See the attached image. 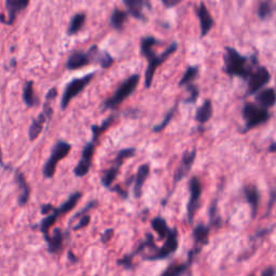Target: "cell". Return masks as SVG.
Masks as SVG:
<instances>
[{
	"instance_id": "c3c4849f",
	"label": "cell",
	"mask_w": 276,
	"mask_h": 276,
	"mask_svg": "<svg viewBox=\"0 0 276 276\" xmlns=\"http://www.w3.org/2000/svg\"><path fill=\"white\" fill-rule=\"evenodd\" d=\"M52 209H53V206L52 205H45V206H42L41 213L44 214V215H48V214L51 213Z\"/></svg>"
},
{
	"instance_id": "83f0119b",
	"label": "cell",
	"mask_w": 276,
	"mask_h": 276,
	"mask_svg": "<svg viewBox=\"0 0 276 276\" xmlns=\"http://www.w3.org/2000/svg\"><path fill=\"white\" fill-rule=\"evenodd\" d=\"M82 198V193L81 192H75L72 193L68 200L65 202V203H63L58 208H56L57 213L63 216V215H66L68 214L69 211H71L73 208L76 207V205L79 203L80 199Z\"/></svg>"
},
{
	"instance_id": "d590c367",
	"label": "cell",
	"mask_w": 276,
	"mask_h": 276,
	"mask_svg": "<svg viewBox=\"0 0 276 276\" xmlns=\"http://www.w3.org/2000/svg\"><path fill=\"white\" fill-rule=\"evenodd\" d=\"M273 12V6L270 0H265L262 2L258 9V15L261 19H267L272 15Z\"/></svg>"
},
{
	"instance_id": "bcb514c9",
	"label": "cell",
	"mask_w": 276,
	"mask_h": 276,
	"mask_svg": "<svg viewBox=\"0 0 276 276\" xmlns=\"http://www.w3.org/2000/svg\"><path fill=\"white\" fill-rule=\"evenodd\" d=\"M112 191H115V192H118L123 199H127V192L125 190L121 189L120 186H115L114 188H112Z\"/></svg>"
},
{
	"instance_id": "7bdbcfd3",
	"label": "cell",
	"mask_w": 276,
	"mask_h": 276,
	"mask_svg": "<svg viewBox=\"0 0 276 276\" xmlns=\"http://www.w3.org/2000/svg\"><path fill=\"white\" fill-rule=\"evenodd\" d=\"M113 229H108V230H106L104 233H103V234H102V236H101V241L103 242V243H108L111 239H112V236H113Z\"/></svg>"
},
{
	"instance_id": "ac0fdd59",
	"label": "cell",
	"mask_w": 276,
	"mask_h": 276,
	"mask_svg": "<svg viewBox=\"0 0 276 276\" xmlns=\"http://www.w3.org/2000/svg\"><path fill=\"white\" fill-rule=\"evenodd\" d=\"M256 104L263 108H271L276 104V91L275 89L269 88L260 90L258 93H256V97H254Z\"/></svg>"
},
{
	"instance_id": "d4e9b609",
	"label": "cell",
	"mask_w": 276,
	"mask_h": 276,
	"mask_svg": "<svg viewBox=\"0 0 276 276\" xmlns=\"http://www.w3.org/2000/svg\"><path fill=\"white\" fill-rule=\"evenodd\" d=\"M23 100H24V103L28 108L36 107V106H38L39 98L35 95L33 81H27L25 83V87L23 90Z\"/></svg>"
},
{
	"instance_id": "4fadbf2b",
	"label": "cell",
	"mask_w": 276,
	"mask_h": 276,
	"mask_svg": "<svg viewBox=\"0 0 276 276\" xmlns=\"http://www.w3.org/2000/svg\"><path fill=\"white\" fill-rule=\"evenodd\" d=\"M29 0H6V7L8 10L7 24L12 25L15 19L22 11L27 8Z\"/></svg>"
},
{
	"instance_id": "5b68a950",
	"label": "cell",
	"mask_w": 276,
	"mask_h": 276,
	"mask_svg": "<svg viewBox=\"0 0 276 276\" xmlns=\"http://www.w3.org/2000/svg\"><path fill=\"white\" fill-rule=\"evenodd\" d=\"M70 150H71V145L67 142L60 141L54 145V147H53V149H52L50 159L47 161L44 167V171H42L46 178L50 179L54 176L57 163L61 160H63V159H65L69 154Z\"/></svg>"
},
{
	"instance_id": "ffe728a7",
	"label": "cell",
	"mask_w": 276,
	"mask_h": 276,
	"mask_svg": "<svg viewBox=\"0 0 276 276\" xmlns=\"http://www.w3.org/2000/svg\"><path fill=\"white\" fill-rule=\"evenodd\" d=\"M209 233H210V226L200 224L194 228L193 239L195 248L202 250V248L207 245L209 241Z\"/></svg>"
},
{
	"instance_id": "52a82bcc",
	"label": "cell",
	"mask_w": 276,
	"mask_h": 276,
	"mask_svg": "<svg viewBox=\"0 0 276 276\" xmlns=\"http://www.w3.org/2000/svg\"><path fill=\"white\" fill-rule=\"evenodd\" d=\"M189 190H190V199L187 204V217H188L189 224H192L194 216L201 204L202 192H203L202 184L196 176H193L190 179Z\"/></svg>"
},
{
	"instance_id": "816d5d0a",
	"label": "cell",
	"mask_w": 276,
	"mask_h": 276,
	"mask_svg": "<svg viewBox=\"0 0 276 276\" xmlns=\"http://www.w3.org/2000/svg\"><path fill=\"white\" fill-rule=\"evenodd\" d=\"M275 86H276V80H275Z\"/></svg>"
},
{
	"instance_id": "30bf717a",
	"label": "cell",
	"mask_w": 276,
	"mask_h": 276,
	"mask_svg": "<svg viewBox=\"0 0 276 276\" xmlns=\"http://www.w3.org/2000/svg\"><path fill=\"white\" fill-rule=\"evenodd\" d=\"M95 143L96 142L92 141L88 143L86 147H84L80 161L75 167V171H73V173H75L77 177H84L90 172L92 162H93L94 152H95Z\"/></svg>"
},
{
	"instance_id": "ee69618b",
	"label": "cell",
	"mask_w": 276,
	"mask_h": 276,
	"mask_svg": "<svg viewBox=\"0 0 276 276\" xmlns=\"http://www.w3.org/2000/svg\"><path fill=\"white\" fill-rule=\"evenodd\" d=\"M276 274V268L275 267H268L265 270L261 272L262 276H274Z\"/></svg>"
},
{
	"instance_id": "74e56055",
	"label": "cell",
	"mask_w": 276,
	"mask_h": 276,
	"mask_svg": "<svg viewBox=\"0 0 276 276\" xmlns=\"http://www.w3.org/2000/svg\"><path fill=\"white\" fill-rule=\"evenodd\" d=\"M209 219L210 226H219L220 218L218 217V200H214L211 202L209 207Z\"/></svg>"
},
{
	"instance_id": "2e32d148",
	"label": "cell",
	"mask_w": 276,
	"mask_h": 276,
	"mask_svg": "<svg viewBox=\"0 0 276 276\" xmlns=\"http://www.w3.org/2000/svg\"><path fill=\"white\" fill-rule=\"evenodd\" d=\"M244 195L247 201V203L250 205L251 208V217L256 218L258 210H259V203H260V193L258 188L254 185H248L244 188Z\"/></svg>"
},
{
	"instance_id": "484cf974",
	"label": "cell",
	"mask_w": 276,
	"mask_h": 276,
	"mask_svg": "<svg viewBox=\"0 0 276 276\" xmlns=\"http://www.w3.org/2000/svg\"><path fill=\"white\" fill-rule=\"evenodd\" d=\"M48 121L46 114L44 113V111H42L39 115L38 118L35 119L33 121V123H31L30 127H29V132H28V135H29V140L30 141H35L36 138L40 135V133L42 132V130H44V126H45V123Z\"/></svg>"
},
{
	"instance_id": "f35d334b",
	"label": "cell",
	"mask_w": 276,
	"mask_h": 276,
	"mask_svg": "<svg viewBox=\"0 0 276 276\" xmlns=\"http://www.w3.org/2000/svg\"><path fill=\"white\" fill-rule=\"evenodd\" d=\"M97 205V201H92V202H90V203L86 206V207H84L82 210H80L79 211V213H77L75 216H73L71 219H70V221H69V224H71V222L72 221H75L76 219H78V218H80L82 215H84V214H87L88 213V211H90L91 209H93L95 206H96Z\"/></svg>"
},
{
	"instance_id": "44dd1931",
	"label": "cell",
	"mask_w": 276,
	"mask_h": 276,
	"mask_svg": "<svg viewBox=\"0 0 276 276\" xmlns=\"http://www.w3.org/2000/svg\"><path fill=\"white\" fill-rule=\"evenodd\" d=\"M48 246H49V250L52 253H60L63 250L64 247V234L61 229L56 228L53 231V234L50 236H46L45 238Z\"/></svg>"
},
{
	"instance_id": "9c48e42d",
	"label": "cell",
	"mask_w": 276,
	"mask_h": 276,
	"mask_svg": "<svg viewBox=\"0 0 276 276\" xmlns=\"http://www.w3.org/2000/svg\"><path fill=\"white\" fill-rule=\"evenodd\" d=\"M247 80H248V94L254 95L270 82L271 75L267 68L261 66L252 70Z\"/></svg>"
},
{
	"instance_id": "cb8c5ba5",
	"label": "cell",
	"mask_w": 276,
	"mask_h": 276,
	"mask_svg": "<svg viewBox=\"0 0 276 276\" xmlns=\"http://www.w3.org/2000/svg\"><path fill=\"white\" fill-rule=\"evenodd\" d=\"M122 164H123V162L114 160L113 165L105 172V174L102 177V184L104 187H106V188L111 187L112 183L114 182L116 176H118V174H119V171H120Z\"/></svg>"
},
{
	"instance_id": "836d02e7",
	"label": "cell",
	"mask_w": 276,
	"mask_h": 276,
	"mask_svg": "<svg viewBox=\"0 0 276 276\" xmlns=\"http://www.w3.org/2000/svg\"><path fill=\"white\" fill-rule=\"evenodd\" d=\"M198 75H199V67L198 66L188 67L186 72L184 73L182 80L179 81V87H186L187 84L192 83V81L198 77Z\"/></svg>"
},
{
	"instance_id": "d6a6232c",
	"label": "cell",
	"mask_w": 276,
	"mask_h": 276,
	"mask_svg": "<svg viewBox=\"0 0 276 276\" xmlns=\"http://www.w3.org/2000/svg\"><path fill=\"white\" fill-rule=\"evenodd\" d=\"M86 17L87 16L84 13H78L73 16L70 21V24L68 27V35L72 36L79 33L84 25V22H86Z\"/></svg>"
},
{
	"instance_id": "b9f144b4",
	"label": "cell",
	"mask_w": 276,
	"mask_h": 276,
	"mask_svg": "<svg viewBox=\"0 0 276 276\" xmlns=\"http://www.w3.org/2000/svg\"><path fill=\"white\" fill-rule=\"evenodd\" d=\"M276 203V189H273L271 191V194H270V200H269V204H268V210H267V216H269L271 214V210L273 208V206L275 205Z\"/></svg>"
},
{
	"instance_id": "e575fe53",
	"label": "cell",
	"mask_w": 276,
	"mask_h": 276,
	"mask_svg": "<svg viewBox=\"0 0 276 276\" xmlns=\"http://www.w3.org/2000/svg\"><path fill=\"white\" fill-rule=\"evenodd\" d=\"M177 107H178V105H175L171 110L167 111V113L165 115V118L163 119V121L153 127V132L154 133H160V132H162L165 129V127L169 124V122H171L173 120V118H174V115H175L176 110H177Z\"/></svg>"
},
{
	"instance_id": "681fc988",
	"label": "cell",
	"mask_w": 276,
	"mask_h": 276,
	"mask_svg": "<svg viewBox=\"0 0 276 276\" xmlns=\"http://www.w3.org/2000/svg\"><path fill=\"white\" fill-rule=\"evenodd\" d=\"M269 151H270V152H276V142L273 143V144L270 146Z\"/></svg>"
},
{
	"instance_id": "8d00e7d4",
	"label": "cell",
	"mask_w": 276,
	"mask_h": 276,
	"mask_svg": "<svg viewBox=\"0 0 276 276\" xmlns=\"http://www.w3.org/2000/svg\"><path fill=\"white\" fill-rule=\"evenodd\" d=\"M186 90H187L189 95H188V97L185 100V103L186 104H195L198 98H199V95H200L199 88L195 86V84L189 83L186 86Z\"/></svg>"
},
{
	"instance_id": "8992f818",
	"label": "cell",
	"mask_w": 276,
	"mask_h": 276,
	"mask_svg": "<svg viewBox=\"0 0 276 276\" xmlns=\"http://www.w3.org/2000/svg\"><path fill=\"white\" fill-rule=\"evenodd\" d=\"M94 76H95V73L92 72V73H89V75L84 76L82 78L73 79L67 84V87H66L65 91H64L63 97L61 101V107L63 110H66L70 102L75 97H77L78 95L89 86L91 81L93 80Z\"/></svg>"
},
{
	"instance_id": "f1b7e54d",
	"label": "cell",
	"mask_w": 276,
	"mask_h": 276,
	"mask_svg": "<svg viewBox=\"0 0 276 276\" xmlns=\"http://www.w3.org/2000/svg\"><path fill=\"white\" fill-rule=\"evenodd\" d=\"M151 227L153 229V231H155L157 233L159 238L160 240H165L167 233L169 231V228L167 226V222L164 218L162 217H155L151 220Z\"/></svg>"
},
{
	"instance_id": "7402d4cb",
	"label": "cell",
	"mask_w": 276,
	"mask_h": 276,
	"mask_svg": "<svg viewBox=\"0 0 276 276\" xmlns=\"http://www.w3.org/2000/svg\"><path fill=\"white\" fill-rule=\"evenodd\" d=\"M90 50L92 52L93 61L97 62L102 68H109L113 64V58L108 52L100 51L96 46H93Z\"/></svg>"
},
{
	"instance_id": "4dcf8cb0",
	"label": "cell",
	"mask_w": 276,
	"mask_h": 276,
	"mask_svg": "<svg viewBox=\"0 0 276 276\" xmlns=\"http://www.w3.org/2000/svg\"><path fill=\"white\" fill-rule=\"evenodd\" d=\"M114 120H115V115L112 114V115L109 116V118L106 119L101 125H93L92 126V134H93L92 138H93V140L92 141L96 142L98 140V138H100V136L104 132H106V131H107L109 129V127L111 126V124L113 123Z\"/></svg>"
},
{
	"instance_id": "5bb4252c",
	"label": "cell",
	"mask_w": 276,
	"mask_h": 276,
	"mask_svg": "<svg viewBox=\"0 0 276 276\" xmlns=\"http://www.w3.org/2000/svg\"><path fill=\"white\" fill-rule=\"evenodd\" d=\"M123 3L127 9V13H130L137 19L146 21V17L144 15V9H150V5L148 0H123Z\"/></svg>"
},
{
	"instance_id": "3957f363",
	"label": "cell",
	"mask_w": 276,
	"mask_h": 276,
	"mask_svg": "<svg viewBox=\"0 0 276 276\" xmlns=\"http://www.w3.org/2000/svg\"><path fill=\"white\" fill-rule=\"evenodd\" d=\"M242 114L246 123L244 132H248L254 127H258L259 125L268 122L271 118V114L267 108H263L258 104L253 103H246L244 105Z\"/></svg>"
},
{
	"instance_id": "4316f807",
	"label": "cell",
	"mask_w": 276,
	"mask_h": 276,
	"mask_svg": "<svg viewBox=\"0 0 276 276\" xmlns=\"http://www.w3.org/2000/svg\"><path fill=\"white\" fill-rule=\"evenodd\" d=\"M58 217H61V215L57 213L56 208L53 207L51 213L48 214V216L46 218L42 219V221L40 222V230L42 233H44L45 238L49 235L50 229L55 225V222L58 219Z\"/></svg>"
},
{
	"instance_id": "8fae6325",
	"label": "cell",
	"mask_w": 276,
	"mask_h": 276,
	"mask_svg": "<svg viewBox=\"0 0 276 276\" xmlns=\"http://www.w3.org/2000/svg\"><path fill=\"white\" fill-rule=\"evenodd\" d=\"M196 157V149L193 148L191 151H186L183 155L182 162H180L179 166L177 167L175 175H174V187L182 182V180L188 175V173L191 171V168L193 166V163Z\"/></svg>"
},
{
	"instance_id": "6da1fadb",
	"label": "cell",
	"mask_w": 276,
	"mask_h": 276,
	"mask_svg": "<svg viewBox=\"0 0 276 276\" xmlns=\"http://www.w3.org/2000/svg\"><path fill=\"white\" fill-rule=\"evenodd\" d=\"M159 44V41L154 37H145L141 41V52L142 54L148 60V66L145 73V87L146 89H149L152 86L153 77L155 70L159 66H161L162 64L167 61V58L171 56L173 53H175L178 49L177 42H173L163 53L160 55H156L153 47Z\"/></svg>"
},
{
	"instance_id": "7dc6e473",
	"label": "cell",
	"mask_w": 276,
	"mask_h": 276,
	"mask_svg": "<svg viewBox=\"0 0 276 276\" xmlns=\"http://www.w3.org/2000/svg\"><path fill=\"white\" fill-rule=\"evenodd\" d=\"M273 229H267V230H261L259 231L256 235H254V239H258V238H262L263 235H267L269 234V233L272 231Z\"/></svg>"
},
{
	"instance_id": "1f68e13d",
	"label": "cell",
	"mask_w": 276,
	"mask_h": 276,
	"mask_svg": "<svg viewBox=\"0 0 276 276\" xmlns=\"http://www.w3.org/2000/svg\"><path fill=\"white\" fill-rule=\"evenodd\" d=\"M191 264L186 262V263H174L171 264L169 267L162 273L163 276H179L186 274L188 272V270L190 269Z\"/></svg>"
},
{
	"instance_id": "277c9868",
	"label": "cell",
	"mask_w": 276,
	"mask_h": 276,
	"mask_svg": "<svg viewBox=\"0 0 276 276\" xmlns=\"http://www.w3.org/2000/svg\"><path fill=\"white\" fill-rule=\"evenodd\" d=\"M140 75H133L127 78L121 86L114 92V94L110 98L105 101L104 108L105 109H115L126 100L129 98L134 91L137 89L138 83H140Z\"/></svg>"
},
{
	"instance_id": "f907efd6",
	"label": "cell",
	"mask_w": 276,
	"mask_h": 276,
	"mask_svg": "<svg viewBox=\"0 0 276 276\" xmlns=\"http://www.w3.org/2000/svg\"><path fill=\"white\" fill-rule=\"evenodd\" d=\"M0 165H2L3 167H5V168H8V167L5 165L4 161H3V153H2V149H0Z\"/></svg>"
},
{
	"instance_id": "ba28073f",
	"label": "cell",
	"mask_w": 276,
	"mask_h": 276,
	"mask_svg": "<svg viewBox=\"0 0 276 276\" xmlns=\"http://www.w3.org/2000/svg\"><path fill=\"white\" fill-rule=\"evenodd\" d=\"M178 248V230L176 228L169 229L167 235L165 238V242L161 248H159L154 254L151 256H146L145 260L156 261V260H164L168 257H171L173 253L176 252Z\"/></svg>"
},
{
	"instance_id": "e0dca14e",
	"label": "cell",
	"mask_w": 276,
	"mask_h": 276,
	"mask_svg": "<svg viewBox=\"0 0 276 276\" xmlns=\"http://www.w3.org/2000/svg\"><path fill=\"white\" fill-rule=\"evenodd\" d=\"M198 16L201 24V38L205 37L214 26V18L208 12L206 6L202 3L198 9Z\"/></svg>"
},
{
	"instance_id": "603a6c76",
	"label": "cell",
	"mask_w": 276,
	"mask_h": 276,
	"mask_svg": "<svg viewBox=\"0 0 276 276\" xmlns=\"http://www.w3.org/2000/svg\"><path fill=\"white\" fill-rule=\"evenodd\" d=\"M211 116H213V103L209 100H206L196 110L195 120L201 124H204L210 120Z\"/></svg>"
},
{
	"instance_id": "60d3db41",
	"label": "cell",
	"mask_w": 276,
	"mask_h": 276,
	"mask_svg": "<svg viewBox=\"0 0 276 276\" xmlns=\"http://www.w3.org/2000/svg\"><path fill=\"white\" fill-rule=\"evenodd\" d=\"M133 258L134 257L132 256V254H126V256H124L122 259H119L116 263H118L119 265H122L124 269H132L134 267Z\"/></svg>"
},
{
	"instance_id": "ab89813d",
	"label": "cell",
	"mask_w": 276,
	"mask_h": 276,
	"mask_svg": "<svg viewBox=\"0 0 276 276\" xmlns=\"http://www.w3.org/2000/svg\"><path fill=\"white\" fill-rule=\"evenodd\" d=\"M90 221H91V216H90L88 213H87V214H84V215H82V216L80 217L79 222H78V224H77L75 227H73L72 229L75 230V231H77V230H81V229H83V228L88 227L89 224H90Z\"/></svg>"
},
{
	"instance_id": "7c38bea8",
	"label": "cell",
	"mask_w": 276,
	"mask_h": 276,
	"mask_svg": "<svg viewBox=\"0 0 276 276\" xmlns=\"http://www.w3.org/2000/svg\"><path fill=\"white\" fill-rule=\"evenodd\" d=\"M92 62H93V55L91 50H89L88 52L77 51L73 52L68 57L66 63V68L68 70H77L90 65Z\"/></svg>"
},
{
	"instance_id": "f546056e",
	"label": "cell",
	"mask_w": 276,
	"mask_h": 276,
	"mask_svg": "<svg viewBox=\"0 0 276 276\" xmlns=\"http://www.w3.org/2000/svg\"><path fill=\"white\" fill-rule=\"evenodd\" d=\"M126 19H127V12L122 11L120 9H115L111 14L110 23L114 29L121 31L124 27Z\"/></svg>"
},
{
	"instance_id": "d6986e66",
	"label": "cell",
	"mask_w": 276,
	"mask_h": 276,
	"mask_svg": "<svg viewBox=\"0 0 276 276\" xmlns=\"http://www.w3.org/2000/svg\"><path fill=\"white\" fill-rule=\"evenodd\" d=\"M15 180H16L18 190H19L18 204L21 206H24L27 204V202L29 200L30 188H29V185L27 184L26 178L22 172H19V171L15 172Z\"/></svg>"
},
{
	"instance_id": "9a60e30c",
	"label": "cell",
	"mask_w": 276,
	"mask_h": 276,
	"mask_svg": "<svg viewBox=\"0 0 276 276\" xmlns=\"http://www.w3.org/2000/svg\"><path fill=\"white\" fill-rule=\"evenodd\" d=\"M150 174V165L149 164H143L138 168V171L134 177V196L136 199H140L143 194V188L146 183L147 178L149 177Z\"/></svg>"
},
{
	"instance_id": "f6af8a7d",
	"label": "cell",
	"mask_w": 276,
	"mask_h": 276,
	"mask_svg": "<svg viewBox=\"0 0 276 276\" xmlns=\"http://www.w3.org/2000/svg\"><path fill=\"white\" fill-rule=\"evenodd\" d=\"M182 0H162L163 5L166 7V8H173L175 6H177Z\"/></svg>"
},
{
	"instance_id": "7a4b0ae2",
	"label": "cell",
	"mask_w": 276,
	"mask_h": 276,
	"mask_svg": "<svg viewBox=\"0 0 276 276\" xmlns=\"http://www.w3.org/2000/svg\"><path fill=\"white\" fill-rule=\"evenodd\" d=\"M225 71L230 77H240L243 79H248L252 72L251 66L249 65V60L231 47L226 48L225 54Z\"/></svg>"
}]
</instances>
